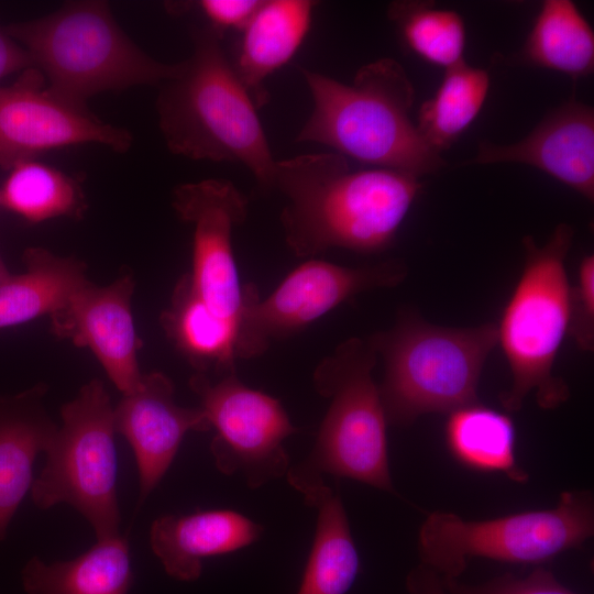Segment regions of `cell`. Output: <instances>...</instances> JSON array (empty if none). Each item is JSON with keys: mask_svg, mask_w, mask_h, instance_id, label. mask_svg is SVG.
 Returning <instances> with one entry per match:
<instances>
[{"mask_svg": "<svg viewBox=\"0 0 594 594\" xmlns=\"http://www.w3.org/2000/svg\"><path fill=\"white\" fill-rule=\"evenodd\" d=\"M421 188L419 177L405 172L352 170L336 152L276 161L272 185L287 200L279 220L298 257L331 248L367 254L386 250Z\"/></svg>", "mask_w": 594, "mask_h": 594, "instance_id": "6da1fadb", "label": "cell"}, {"mask_svg": "<svg viewBox=\"0 0 594 594\" xmlns=\"http://www.w3.org/2000/svg\"><path fill=\"white\" fill-rule=\"evenodd\" d=\"M222 37L208 25L193 30L191 55L161 85L158 127L173 154L240 164L261 190L272 191L276 160L258 109L227 57Z\"/></svg>", "mask_w": 594, "mask_h": 594, "instance_id": "7a4b0ae2", "label": "cell"}, {"mask_svg": "<svg viewBox=\"0 0 594 594\" xmlns=\"http://www.w3.org/2000/svg\"><path fill=\"white\" fill-rule=\"evenodd\" d=\"M312 111L296 142L318 143L376 167L421 177L447 162L422 139L410 119L414 86L391 57L363 65L350 85L300 68Z\"/></svg>", "mask_w": 594, "mask_h": 594, "instance_id": "3957f363", "label": "cell"}, {"mask_svg": "<svg viewBox=\"0 0 594 594\" xmlns=\"http://www.w3.org/2000/svg\"><path fill=\"white\" fill-rule=\"evenodd\" d=\"M376 358L370 337L352 338L315 370V388L330 405L312 450L286 473L305 502L327 485L326 475L396 493L388 465L387 420L372 377Z\"/></svg>", "mask_w": 594, "mask_h": 594, "instance_id": "277c9868", "label": "cell"}, {"mask_svg": "<svg viewBox=\"0 0 594 594\" xmlns=\"http://www.w3.org/2000/svg\"><path fill=\"white\" fill-rule=\"evenodd\" d=\"M6 30L46 76L48 88L80 105L100 92L161 86L179 68V63L158 62L138 47L105 1L68 2L54 13L10 23Z\"/></svg>", "mask_w": 594, "mask_h": 594, "instance_id": "5b68a950", "label": "cell"}, {"mask_svg": "<svg viewBox=\"0 0 594 594\" xmlns=\"http://www.w3.org/2000/svg\"><path fill=\"white\" fill-rule=\"evenodd\" d=\"M385 363L378 386L387 424L408 426L426 414H450L479 403L484 364L497 326L451 328L404 311L395 326L370 337Z\"/></svg>", "mask_w": 594, "mask_h": 594, "instance_id": "8992f818", "label": "cell"}, {"mask_svg": "<svg viewBox=\"0 0 594 594\" xmlns=\"http://www.w3.org/2000/svg\"><path fill=\"white\" fill-rule=\"evenodd\" d=\"M573 237V227L560 223L543 245L530 235L522 239L524 268L497 326V343L513 377L512 387L499 395L508 413L520 410L531 392L547 410L570 397L569 386L553 374V366L569 329L571 285L565 258Z\"/></svg>", "mask_w": 594, "mask_h": 594, "instance_id": "52a82bcc", "label": "cell"}, {"mask_svg": "<svg viewBox=\"0 0 594 594\" xmlns=\"http://www.w3.org/2000/svg\"><path fill=\"white\" fill-rule=\"evenodd\" d=\"M593 534V494L568 491L553 508L493 519L465 520L453 513L432 512L420 527L418 551L421 564L443 580H457L471 558L539 564L581 548Z\"/></svg>", "mask_w": 594, "mask_h": 594, "instance_id": "ba28073f", "label": "cell"}, {"mask_svg": "<svg viewBox=\"0 0 594 594\" xmlns=\"http://www.w3.org/2000/svg\"><path fill=\"white\" fill-rule=\"evenodd\" d=\"M114 407L103 383L94 378L61 409L62 425L44 452L46 461L33 481L35 505L74 507L96 538L120 534Z\"/></svg>", "mask_w": 594, "mask_h": 594, "instance_id": "9c48e42d", "label": "cell"}, {"mask_svg": "<svg viewBox=\"0 0 594 594\" xmlns=\"http://www.w3.org/2000/svg\"><path fill=\"white\" fill-rule=\"evenodd\" d=\"M407 273V266L398 260L363 267L309 260L290 272L264 299L260 298L254 284H246L243 286L235 358H256L273 340L296 334L360 293L395 287Z\"/></svg>", "mask_w": 594, "mask_h": 594, "instance_id": "30bf717a", "label": "cell"}, {"mask_svg": "<svg viewBox=\"0 0 594 594\" xmlns=\"http://www.w3.org/2000/svg\"><path fill=\"white\" fill-rule=\"evenodd\" d=\"M189 386L216 430L210 452L221 473L243 474L251 488L287 473L290 465L283 441L298 428L278 399L248 387L237 374L213 381L197 373Z\"/></svg>", "mask_w": 594, "mask_h": 594, "instance_id": "8fae6325", "label": "cell"}, {"mask_svg": "<svg viewBox=\"0 0 594 594\" xmlns=\"http://www.w3.org/2000/svg\"><path fill=\"white\" fill-rule=\"evenodd\" d=\"M36 67L21 72L9 86H0V168L35 160L55 148L96 143L127 152L132 134L105 123L86 105L70 101L44 86Z\"/></svg>", "mask_w": 594, "mask_h": 594, "instance_id": "7c38bea8", "label": "cell"}, {"mask_svg": "<svg viewBox=\"0 0 594 594\" xmlns=\"http://www.w3.org/2000/svg\"><path fill=\"white\" fill-rule=\"evenodd\" d=\"M172 205L180 220L193 226V268L188 276L194 290L218 317L238 326L243 287L232 233L246 219L248 198L232 182L208 178L176 186Z\"/></svg>", "mask_w": 594, "mask_h": 594, "instance_id": "4fadbf2b", "label": "cell"}, {"mask_svg": "<svg viewBox=\"0 0 594 594\" xmlns=\"http://www.w3.org/2000/svg\"><path fill=\"white\" fill-rule=\"evenodd\" d=\"M134 280L124 275L108 286L88 282L51 316V330L75 345L89 349L122 395L140 383L141 339L134 327L131 299Z\"/></svg>", "mask_w": 594, "mask_h": 594, "instance_id": "5bb4252c", "label": "cell"}, {"mask_svg": "<svg viewBox=\"0 0 594 594\" xmlns=\"http://www.w3.org/2000/svg\"><path fill=\"white\" fill-rule=\"evenodd\" d=\"M116 432L131 446L139 473L141 506L160 484L190 431L210 430L200 407L176 404L174 385L163 373L143 374L139 385L114 407Z\"/></svg>", "mask_w": 594, "mask_h": 594, "instance_id": "9a60e30c", "label": "cell"}, {"mask_svg": "<svg viewBox=\"0 0 594 594\" xmlns=\"http://www.w3.org/2000/svg\"><path fill=\"white\" fill-rule=\"evenodd\" d=\"M469 163L529 165L593 201L594 111L583 102L570 100L516 143L481 142Z\"/></svg>", "mask_w": 594, "mask_h": 594, "instance_id": "2e32d148", "label": "cell"}, {"mask_svg": "<svg viewBox=\"0 0 594 594\" xmlns=\"http://www.w3.org/2000/svg\"><path fill=\"white\" fill-rule=\"evenodd\" d=\"M262 531L260 524L231 509L167 514L152 522L150 546L170 578L191 582L200 578L205 559L248 547Z\"/></svg>", "mask_w": 594, "mask_h": 594, "instance_id": "e0dca14e", "label": "cell"}, {"mask_svg": "<svg viewBox=\"0 0 594 594\" xmlns=\"http://www.w3.org/2000/svg\"><path fill=\"white\" fill-rule=\"evenodd\" d=\"M316 6L311 0H262L240 31L232 65L257 109L270 100L266 78L285 66L305 41Z\"/></svg>", "mask_w": 594, "mask_h": 594, "instance_id": "ac0fdd59", "label": "cell"}, {"mask_svg": "<svg viewBox=\"0 0 594 594\" xmlns=\"http://www.w3.org/2000/svg\"><path fill=\"white\" fill-rule=\"evenodd\" d=\"M46 385L0 398V538L33 484L36 457L48 448L57 426L46 413Z\"/></svg>", "mask_w": 594, "mask_h": 594, "instance_id": "d6986e66", "label": "cell"}, {"mask_svg": "<svg viewBox=\"0 0 594 594\" xmlns=\"http://www.w3.org/2000/svg\"><path fill=\"white\" fill-rule=\"evenodd\" d=\"M74 559L46 563L33 557L22 571L29 594H128L134 581L130 544L120 534L96 538Z\"/></svg>", "mask_w": 594, "mask_h": 594, "instance_id": "ffe728a7", "label": "cell"}, {"mask_svg": "<svg viewBox=\"0 0 594 594\" xmlns=\"http://www.w3.org/2000/svg\"><path fill=\"white\" fill-rule=\"evenodd\" d=\"M23 262L25 272L10 275L0 285V329L52 316L89 282L86 264L74 256L30 248Z\"/></svg>", "mask_w": 594, "mask_h": 594, "instance_id": "44dd1931", "label": "cell"}, {"mask_svg": "<svg viewBox=\"0 0 594 594\" xmlns=\"http://www.w3.org/2000/svg\"><path fill=\"white\" fill-rule=\"evenodd\" d=\"M161 323L168 339L198 371L235 374L238 326L218 317L194 290L188 274L175 286Z\"/></svg>", "mask_w": 594, "mask_h": 594, "instance_id": "7402d4cb", "label": "cell"}, {"mask_svg": "<svg viewBox=\"0 0 594 594\" xmlns=\"http://www.w3.org/2000/svg\"><path fill=\"white\" fill-rule=\"evenodd\" d=\"M307 505L318 516L297 594H346L360 572V558L340 494L326 485Z\"/></svg>", "mask_w": 594, "mask_h": 594, "instance_id": "603a6c76", "label": "cell"}, {"mask_svg": "<svg viewBox=\"0 0 594 594\" xmlns=\"http://www.w3.org/2000/svg\"><path fill=\"white\" fill-rule=\"evenodd\" d=\"M519 56L529 65L580 79L594 68V32L574 2L547 0Z\"/></svg>", "mask_w": 594, "mask_h": 594, "instance_id": "cb8c5ba5", "label": "cell"}, {"mask_svg": "<svg viewBox=\"0 0 594 594\" xmlns=\"http://www.w3.org/2000/svg\"><path fill=\"white\" fill-rule=\"evenodd\" d=\"M444 433L450 453L464 466L527 481L515 459V426L507 414L475 403L450 413Z\"/></svg>", "mask_w": 594, "mask_h": 594, "instance_id": "d4e9b609", "label": "cell"}, {"mask_svg": "<svg viewBox=\"0 0 594 594\" xmlns=\"http://www.w3.org/2000/svg\"><path fill=\"white\" fill-rule=\"evenodd\" d=\"M490 88L488 73L465 61L446 69L436 94L425 101L417 130L440 153L448 150L480 113Z\"/></svg>", "mask_w": 594, "mask_h": 594, "instance_id": "484cf974", "label": "cell"}, {"mask_svg": "<svg viewBox=\"0 0 594 594\" xmlns=\"http://www.w3.org/2000/svg\"><path fill=\"white\" fill-rule=\"evenodd\" d=\"M1 207L28 222L79 218L87 205L77 180L36 160L23 161L8 170L0 188Z\"/></svg>", "mask_w": 594, "mask_h": 594, "instance_id": "4316f807", "label": "cell"}, {"mask_svg": "<svg viewBox=\"0 0 594 594\" xmlns=\"http://www.w3.org/2000/svg\"><path fill=\"white\" fill-rule=\"evenodd\" d=\"M387 18L405 45L426 62L448 69L464 61L466 31L459 13L427 1H393Z\"/></svg>", "mask_w": 594, "mask_h": 594, "instance_id": "83f0119b", "label": "cell"}, {"mask_svg": "<svg viewBox=\"0 0 594 594\" xmlns=\"http://www.w3.org/2000/svg\"><path fill=\"white\" fill-rule=\"evenodd\" d=\"M448 594H578L558 581L542 566L524 578L506 573L482 584L470 585L457 580H443Z\"/></svg>", "mask_w": 594, "mask_h": 594, "instance_id": "f1b7e54d", "label": "cell"}, {"mask_svg": "<svg viewBox=\"0 0 594 594\" xmlns=\"http://www.w3.org/2000/svg\"><path fill=\"white\" fill-rule=\"evenodd\" d=\"M568 334L581 351L594 349V255H585L579 265L576 280L570 292Z\"/></svg>", "mask_w": 594, "mask_h": 594, "instance_id": "f546056e", "label": "cell"}, {"mask_svg": "<svg viewBox=\"0 0 594 594\" xmlns=\"http://www.w3.org/2000/svg\"><path fill=\"white\" fill-rule=\"evenodd\" d=\"M194 3L209 22L208 26L223 35L230 29L241 31L261 0H200Z\"/></svg>", "mask_w": 594, "mask_h": 594, "instance_id": "4dcf8cb0", "label": "cell"}, {"mask_svg": "<svg viewBox=\"0 0 594 594\" xmlns=\"http://www.w3.org/2000/svg\"><path fill=\"white\" fill-rule=\"evenodd\" d=\"M33 66L29 53L0 25V81Z\"/></svg>", "mask_w": 594, "mask_h": 594, "instance_id": "1f68e13d", "label": "cell"}, {"mask_svg": "<svg viewBox=\"0 0 594 594\" xmlns=\"http://www.w3.org/2000/svg\"><path fill=\"white\" fill-rule=\"evenodd\" d=\"M406 586L410 594H448L441 576L421 563L409 572Z\"/></svg>", "mask_w": 594, "mask_h": 594, "instance_id": "d6a6232c", "label": "cell"}, {"mask_svg": "<svg viewBox=\"0 0 594 594\" xmlns=\"http://www.w3.org/2000/svg\"><path fill=\"white\" fill-rule=\"evenodd\" d=\"M10 276V273L0 255V285Z\"/></svg>", "mask_w": 594, "mask_h": 594, "instance_id": "836d02e7", "label": "cell"}, {"mask_svg": "<svg viewBox=\"0 0 594 594\" xmlns=\"http://www.w3.org/2000/svg\"><path fill=\"white\" fill-rule=\"evenodd\" d=\"M0 207H1V204H0Z\"/></svg>", "mask_w": 594, "mask_h": 594, "instance_id": "e575fe53", "label": "cell"}]
</instances>
